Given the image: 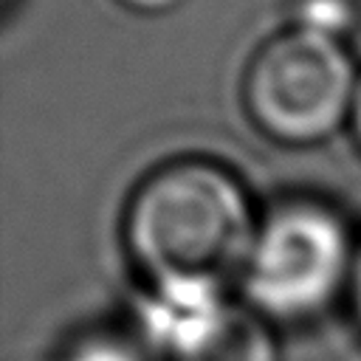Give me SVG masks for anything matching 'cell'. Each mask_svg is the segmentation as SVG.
I'll return each instance as SVG.
<instances>
[{"label": "cell", "mask_w": 361, "mask_h": 361, "mask_svg": "<svg viewBox=\"0 0 361 361\" xmlns=\"http://www.w3.org/2000/svg\"><path fill=\"white\" fill-rule=\"evenodd\" d=\"M259 220L243 183L203 158L172 161L147 175L124 212V243L155 282H192L228 290L243 279Z\"/></svg>", "instance_id": "obj_1"}, {"label": "cell", "mask_w": 361, "mask_h": 361, "mask_svg": "<svg viewBox=\"0 0 361 361\" xmlns=\"http://www.w3.org/2000/svg\"><path fill=\"white\" fill-rule=\"evenodd\" d=\"M355 248L344 220L324 203L288 200L257 226L243 271L248 307L268 322H305L350 290Z\"/></svg>", "instance_id": "obj_2"}, {"label": "cell", "mask_w": 361, "mask_h": 361, "mask_svg": "<svg viewBox=\"0 0 361 361\" xmlns=\"http://www.w3.org/2000/svg\"><path fill=\"white\" fill-rule=\"evenodd\" d=\"M358 79L341 39L290 25L254 54L243 96L265 135L282 144H316L350 121Z\"/></svg>", "instance_id": "obj_3"}, {"label": "cell", "mask_w": 361, "mask_h": 361, "mask_svg": "<svg viewBox=\"0 0 361 361\" xmlns=\"http://www.w3.org/2000/svg\"><path fill=\"white\" fill-rule=\"evenodd\" d=\"M231 305L214 285H147L135 299V338L164 361H186L223 324Z\"/></svg>", "instance_id": "obj_4"}, {"label": "cell", "mask_w": 361, "mask_h": 361, "mask_svg": "<svg viewBox=\"0 0 361 361\" xmlns=\"http://www.w3.org/2000/svg\"><path fill=\"white\" fill-rule=\"evenodd\" d=\"M186 361H279V344L265 316L231 305L223 324Z\"/></svg>", "instance_id": "obj_5"}, {"label": "cell", "mask_w": 361, "mask_h": 361, "mask_svg": "<svg viewBox=\"0 0 361 361\" xmlns=\"http://www.w3.org/2000/svg\"><path fill=\"white\" fill-rule=\"evenodd\" d=\"M149 350L135 336L96 330L68 344L62 361H149Z\"/></svg>", "instance_id": "obj_6"}, {"label": "cell", "mask_w": 361, "mask_h": 361, "mask_svg": "<svg viewBox=\"0 0 361 361\" xmlns=\"http://www.w3.org/2000/svg\"><path fill=\"white\" fill-rule=\"evenodd\" d=\"M353 20H355V8L350 0H299L293 11V25L336 39H341V34L353 25Z\"/></svg>", "instance_id": "obj_7"}, {"label": "cell", "mask_w": 361, "mask_h": 361, "mask_svg": "<svg viewBox=\"0 0 361 361\" xmlns=\"http://www.w3.org/2000/svg\"><path fill=\"white\" fill-rule=\"evenodd\" d=\"M350 302L361 322V245L355 248V262H353V276H350Z\"/></svg>", "instance_id": "obj_8"}, {"label": "cell", "mask_w": 361, "mask_h": 361, "mask_svg": "<svg viewBox=\"0 0 361 361\" xmlns=\"http://www.w3.org/2000/svg\"><path fill=\"white\" fill-rule=\"evenodd\" d=\"M121 6L133 8V11H144V14H155V11H166L175 8L180 0H118Z\"/></svg>", "instance_id": "obj_9"}, {"label": "cell", "mask_w": 361, "mask_h": 361, "mask_svg": "<svg viewBox=\"0 0 361 361\" xmlns=\"http://www.w3.org/2000/svg\"><path fill=\"white\" fill-rule=\"evenodd\" d=\"M350 124L355 130V138L361 144V79H358V90H355V102H353V113H350Z\"/></svg>", "instance_id": "obj_10"}]
</instances>
